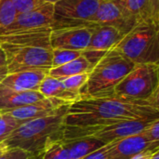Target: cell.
I'll return each mask as SVG.
<instances>
[{
  "label": "cell",
  "instance_id": "cell-14",
  "mask_svg": "<svg viewBox=\"0 0 159 159\" xmlns=\"http://www.w3.org/2000/svg\"><path fill=\"white\" fill-rule=\"evenodd\" d=\"M50 31L51 29H44L28 32H18L0 35V46H31L51 49L49 44Z\"/></svg>",
  "mask_w": 159,
  "mask_h": 159
},
{
  "label": "cell",
  "instance_id": "cell-31",
  "mask_svg": "<svg viewBox=\"0 0 159 159\" xmlns=\"http://www.w3.org/2000/svg\"><path fill=\"white\" fill-rule=\"evenodd\" d=\"M7 66H3V67H0V83L3 81V79L6 77V75H7Z\"/></svg>",
  "mask_w": 159,
  "mask_h": 159
},
{
  "label": "cell",
  "instance_id": "cell-2",
  "mask_svg": "<svg viewBox=\"0 0 159 159\" xmlns=\"http://www.w3.org/2000/svg\"><path fill=\"white\" fill-rule=\"evenodd\" d=\"M69 105L53 116L28 120L21 123L4 142L7 148H20L29 152L36 159L47 144L62 139L63 119Z\"/></svg>",
  "mask_w": 159,
  "mask_h": 159
},
{
  "label": "cell",
  "instance_id": "cell-10",
  "mask_svg": "<svg viewBox=\"0 0 159 159\" xmlns=\"http://www.w3.org/2000/svg\"><path fill=\"white\" fill-rule=\"evenodd\" d=\"M90 39V27H73L54 29L49 34V44L51 49H86Z\"/></svg>",
  "mask_w": 159,
  "mask_h": 159
},
{
  "label": "cell",
  "instance_id": "cell-13",
  "mask_svg": "<svg viewBox=\"0 0 159 159\" xmlns=\"http://www.w3.org/2000/svg\"><path fill=\"white\" fill-rule=\"evenodd\" d=\"M125 35L116 28L107 25L90 27V39L86 49L107 53L113 49Z\"/></svg>",
  "mask_w": 159,
  "mask_h": 159
},
{
  "label": "cell",
  "instance_id": "cell-30",
  "mask_svg": "<svg viewBox=\"0 0 159 159\" xmlns=\"http://www.w3.org/2000/svg\"><path fill=\"white\" fill-rule=\"evenodd\" d=\"M6 65H7L6 54H5V51L2 49V48L0 47V67L6 66Z\"/></svg>",
  "mask_w": 159,
  "mask_h": 159
},
{
  "label": "cell",
  "instance_id": "cell-34",
  "mask_svg": "<svg viewBox=\"0 0 159 159\" xmlns=\"http://www.w3.org/2000/svg\"><path fill=\"white\" fill-rule=\"evenodd\" d=\"M152 159H159V152L156 153V154L154 155V157H152Z\"/></svg>",
  "mask_w": 159,
  "mask_h": 159
},
{
  "label": "cell",
  "instance_id": "cell-24",
  "mask_svg": "<svg viewBox=\"0 0 159 159\" xmlns=\"http://www.w3.org/2000/svg\"><path fill=\"white\" fill-rule=\"evenodd\" d=\"M88 77H89V74L85 73V74H80V75H76L61 79V81L65 87V89H67L68 90L79 93L81 89L86 84Z\"/></svg>",
  "mask_w": 159,
  "mask_h": 159
},
{
  "label": "cell",
  "instance_id": "cell-1",
  "mask_svg": "<svg viewBox=\"0 0 159 159\" xmlns=\"http://www.w3.org/2000/svg\"><path fill=\"white\" fill-rule=\"evenodd\" d=\"M132 119H159V107L149 101L116 96L81 99L69 105L63 125L72 129H89Z\"/></svg>",
  "mask_w": 159,
  "mask_h": 159
},
{
  "label": "cell",
  "instance_id": "cell-33",
  "mask_svg": "<svg viewBox=\"0 0 159 159\" xmlns=\"http://www.w3.org/2000/svg\"><path fill=\"white\" fill-rule=\"evenodd\" d=\"M58 1H60V0H44V2L45 3H50V4H55V3H57Z\"/></svg>",
  "mask_w": 159,
  "mask_h": 159
},
{
  "label": "cell",
  "instance_id": "cell-4",
  "mask_svg": "<svg viewBox=\"0 0 159 159\" xmlns=\"http://www.w3.org/2000/svg\"><path fill=\"white\" fill-rule=\"evenodd\" d=\"M136 64L159 62V26L138 23L114 48Z\"/></svg>",
  "mask_w": 159,
  "mask_h": 159
},
{
  "label": "cell",
  "instance_id": "cell-11",
  "mask_svg": "<svg viewBox=\"0 0 159 159\" xmlns=\"http://www.w3.org/2000/svg\"><path fill=\"white\" fill-rule=\"evenodd\" d=\"M65 105H70V104H66L59 101H54V100L44 98L43 100L39 102H34L25 106H21L16 109L8 110L0 114L8 115L12 116L13 118L23 123L28 120H33L36 118H41V117L56 115Z\"/></svg>",
  "mask_w": 159,
  "mask_h": 159
},
{
  "label": "cell",
  "instance_id": "cell-26",
  "mask_svg": "<svg viewBox=\"0 0 159 159\" xmlns=\"http://www.w3.org/2000/svg\"><path fill=\"white\" fill-rule=\"evenodd\" d=\"M0 159H35L32 154L20 148H7L0 155Z\"/></svg>",
  "mask_w": 159,
  "mask_h": 159
},
{
  "label": "cell",
  "instance_id": "cell-21",
  "mask_svg": "<svg viewBox=\"0 0 159 159\" xmlns=\"http://www.w3.org/2000/svg\"><path fill=\"white\" fill-rule=\"evenodd\" d=\"M52 60L51 68L63 65L69 61H72L81 56L82 51L79 50H69V49H52Z\"/></svg>",
  "mask_w": 159,
  "mask_h": 159
},
{
  "label": "cell",
  "instance_id": "cell-28",
  "mask_svg": "<svg viewBox=\"0 0 159 159\" xmlns=\"http://www.w3.org/2000/svg\"><path fill=\"white\" fill-rule=\"evenodd\" d=\"M113 144H114V143L105 144L102 147H101L100 149H98V150L94 151L93 153L86 156L85 157H83L82 159H107L109 152H110V149L112 148Z\"/></svg>",
  "mask_w": 159,
  "mask_h": 159
},
{
  "label": "cell",
  "instance_id": "cell-23",
  "mask_svg": "<svg viewBox=\"0 0 159 159\" xmlns=\"http://www.w3.org/2000/svg\"><path fill=\"white\" fill-rule=\"evenodd\" d=\"M20 124V121L12 116L6 114H0V143H4Z\"/></svg>",
  "mask_w": 159,
  "mask_h": 159
},
{
  "label": "cell",
  "instance_id": "cell-19",
  "mask_svg": "<svg viewBox=\"0 0 159 159\" xmlns=\"http://www.w3.org/2000/svg\"><path fill=\"white\" fill-rule=\"evenodd\" d=\"M116 1L128 13H129L132 17H134L138 23L141 22L153 23L151 20V16L149 11V0H116Z\"/></svg>",
  "mask_w": 159,
  "mask_h": 159
},
{
  "label": "cell",
  "instance_id": "cell-18",
  "mask_svg": "<svg viewBox=\"0 0 159 159\" xmlns=\"http://www.w3.org/2000/svg\"><path fill=\"white\" fill-rule=\"evenodd\" d=\"M91 70L92 67L89 64V62L83 56H80L77 59L69 61L63 65L50 68L48 72V75L61 80L80 74H85V73L89 74Z\"/></svg>",
  "mask_w": 159,
  "mask_h": 159
},
{
  "label": "cell",
  "instance_id": "cell-3",
  "mask_svg": "<svg viewBox=\"0 0 159 159\" xmlns=\"http://www.w3.org/2000/svg\"><path fill=\"white\" fill-rule=\"evenodd\" d=\"M135 64L116 49L109 50L89 73L81 89V99L112 97L116 87L134 68Z\"/></svg>",
  "mask_w": 159,
  "mask_h": 159
},
{
  "label": "cell",
  "instance_id": "cell-8",
  "mask_svg": "<svg viewBox=\"0 0 159 159\" xmlns=\"http://www.w3.org/2000/svg\"><path fill=\"white\" fill-rule=\"evenodd\" d=\"M89 24L107 25L119 30L124 35L137 24V20L128 13L116 0H102L95 14L89 20Z\"/></svg>",
  "mask_w": 159,
  "mask_h": 159
},
{
  "label": "cell",
  "instance_id": "cell-17",
  "mask_svg": "<svg viewBox=\"0 0 159 159\" xmlns=\"http://www.w3.org/2000/svg\"><path fill=\"white\" fill-rule=\"evenodd\" d=\"M62 141L69 151L71 159H82L105 145L101 141L92 137H81L69 140L62 139Z\"/></svg>",
  "mask_w": 159,
  "mask_h": 159
},
{
  "label": "cell",
  "instance_id": "cell-6",
  "mask_svg": "<svg viewBox=\"0 0 159 159\" xmlns=\"http://www.w3.org/2000/svg\"><path fill=\"white\" fill-rule=\"evenodd\" d=\"M0 47L6 54V66L8 74L51 68L52 49L31 46L1 45Z\"/></svg>",
  "mask_w": 159,
  "mask_h": 159
},
{
  "label": "cell",
  "instance_id": "cell-15",
  "mask_svg": "<svg viewBox=\"0 0 159 159\" xmlns=\"http://www.w3.org/2000/svg\"><path fill=\"white\" fill-rule=\"evenodd\" d=\"M39 91H16L0 86V113L43 100Z\"/></svg>",
  "mask_w": 159,
  "mask_h": 159
},
{
  "label": "cell",
  "instance_id": "cell-5",
  "mask_svg": "<svg viewBox=\"0 0 159 159\" xmlns=\"http://www.w3.org/2000/svg\"><path fill=\"white\" fill-rule=\"evenodd\" d=\"M157 90H159L158 63L136 64L116 87L114 95L129 100L150 102Z\"/></svg>",
  "mask_w": 159,
  "mask_h": 159
},
{
  "label": "cell",
  "instance_id": "cell-12",
  "mask_svg": "<svg viewBox=\"0 0 159 159\" xmlns=\"http://www.w3.org/2000/svg\"><path fill=\"white\" fill-rule=\"evenodd\" d=\"M48 70H28L10 73L0 83L1 87L16 91H39Z\"/></svg>",
  "mask_w": 159,
  "mask_h": 159
},
{
  "label": "cell",
  "instance_id": "cell-20",
  "mask_svg": "<svg viewBox=\"0 0 159 159\" xmlns=\"http://www.w3.org/2000/svg\"><path fill=\"white\" fill-rule=\"evenodd\" d=\"M40 159H71L69 151L64 144L62 139L50 142L41 155L38 157ZM37 159V158H36Z\"/></svg>",
  "mask_w": 159,
  "mask_h": 159
},
{
  "label": "cell",
  "instance_id": "cell-29",
  "mask_svg": "<svg viewBox=\"0 0 159 159\" xmlns=\"http://www.w3.org/2000/svg\"><path fill=\"white\" fill-rule=\"evenodd\" d=\"M157 152H159V148L148 149V150H145V151H143V152L137 154L136 156H134L130 159H152L154 155Z\"/></svg>",
  "mask_w": 159,
  "mask_h": 159
},
{
  "label": "cell",
  "instance_id": "cell-32",
  "mask_svg": "<svg viewBox=\"0 0 159 159\" xmlns=\"http://www.w3.org/2000/svg\"><path fill=\"white\" fill-rule=\"evenodd\" d=\"M7 149V147L4 144V143H0V155H1L2 153H4Z\"/></svg>",
  "mask_w": 159,
  "mask_h": 159
},
{
  "label": "cell",
  "instance_id": "cell-9",
  "mask_svg": "<svg viewBox=\"0 0 159 159\" xmlns=\"http://www.w3.org/2000/svg\"><path fill=\"white\" fill-rule=\"evenodd\" d=\"M54 19L53 4L45 3L41 7L17 16L15 20L4 29H0V35L18 32L51 29Z\"/></svg>",
  "mask_w": 159,
  "mask_h": 159
},
{
  "label": "cell",
  "instance_id": "cell-25",
  "mask_svg": "<svg viewBox=\"0 0 159 159\" xmlns=\"http://www.w3.org/2000/svg\"><path fill=\"white\" fill-rule=\"evenodd\" d=\"M18 15L30 12L45 4L44 0H11Z\"/></svg>",
  "mask_w": 159,
  "mask_h": 159
},
{
  "label": "cell",
  "instance_id": "cell-7",
  "mask_svg": "<svg viewBox=\"0 0 159 159\" xmlns=\"http://www.w3.org/2000/svg\"><path fill=\"white\" fill-rule=\"evenodd\" d=\"M102 0H60L53 5L54 19L51 30L91 27L89 20L97 11Z\"/></svg>",
  "mask_w": 159,
  "mask_h": 159
},
{
  "label": "cell",
  "instance_id": "cell-22",
  "mask_svg": "<svg viewBox=\"0 0 159 159\" xmlns=\"http://www.w3.org/2000/svg\"><path fill=\"white\" fill-rule=\"evenodd\" d=\"M18 14L11 0H0V29L10 25Z\"/></svg>",
  "mask_w": 159,
  "mask_h": 159
},
{
  "label": "cell",
  "instance_id": "cell-27",
  "mask_svg": "<svg viewBox=\"0 0 159 159\" xmlns=\"http://www.w3.org/2000/svg\"><path fill=\"white\" fill-rule=\"evenodd\" d=\"M143 132L151 143H159V119L151 122Z\"/></svg>",
  "mask_w": 159,
  "mask_h": 159
},
{
  "label": "cell",
  "instance_id": "cell-16",
  "mask_svg": "<svg viewBox=\"0 0 159 159\" xmlns=\"http://www.w3.org/2000/svg\"><path fill=\"white\" fill-rule=\"evenodd\" d=\"M39 92L47 99L59 101L66 104H72L80 100V94L65 89L60 79L47 75L42 81Z\"/></svg>",
  "mask_w": 159,
  "mask_h": 159
}]
</instances>
